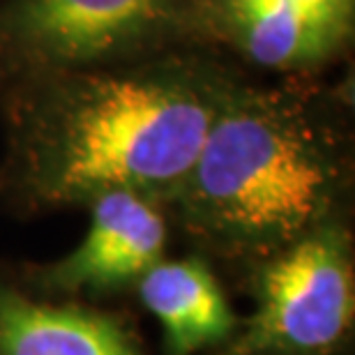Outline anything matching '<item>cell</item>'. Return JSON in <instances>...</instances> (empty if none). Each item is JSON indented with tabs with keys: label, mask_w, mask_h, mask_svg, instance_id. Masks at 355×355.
<instances>
[{
	"label": "cell",
	"mask_w": 355,
	"mask_h": 355,
	"mask_svg": "<svg viewBox=\"0 0 355 355\" xmlns=\"http://www.w3.org/2000/svg\"><path fill=\"white\" fill-rule=\"evenodd\" d=\"M353 74L247 72L164 205L173 238L240 288L275 252L353 217Z\"/></svg>",
	"instance_id": "obj_2"
},
{
	"label": "cell",
	"mask_w": 355,
	"mask_h": 355,
	"mask_svg": "<svg viewBox=\"0 0 355 355\" xmlns=\"http://www.w3.org/2000/svg\"><path fill=\"white\" fill-rule=\"evenodd\" d=\"M0 355H148L130 311L28 291L0 266Z\"/></svg>",
	"instance_id": "obj_7"
},
{
	"label": "cell",
	"mask_w": 355,
	"mask_h": 355,
	"mask_svg": "<svg viewBox=\"0 0 355 355\" xmlns=\"http://www.w3.org/2000/svg\"><path fill=\"white\" fill-rule=\"evenodd\" d=\"M198 46L259 74H325L351 55L355 0H198Z\"/></svg>",
	"instance_id": "obj_5"
},
{
	"label": "cell",
	"mask_w": 355,
	"mask_h": 355,
	"mask_svg": "<svg viewBox=\"0 0 355 355\" xmlns=\"http://www.w3.org/2000/svg\"><path fill=\"white\" fill-rule=\"evenodd\" d=\"M83 210L90 212V224L72 252L42 263L12 266L28 291L55 300L106 302L132 293L141 277L166 257L173 231L157 198L111 189Z\"/></svg>",
	"instance_id": "obj_6"
},
{
	"label": "cell",
	"mask_w": 355,
	"mask_h": 355,
	"mask_svg": "<svg viewBox=\"0 0 355 355\" xmlns=\"http://www.w3.org/2000/svg\"><path fill=\"white\" fill-rule=\"evenodd\" d=\"M132 293L159 323L164 355L215 353L229 344L240 325L222 275L194 252L159 259Z\"/></svg>",
	"instance_id": "obj_8"
},
{
	"label": "cell",
	"mask_w": 355,
	"mask_h": 355,
	"mask_svg": "<svg viewBox=\"0 0 355 355\" xmlns=\"http://www.w3.org/2000/svg\"><path fill=\"white\" fill-rule=\"evenodd\" d=\"M198 0H0V97L67 69L198 46Z\"/></svg>",
	"instance_id": "obj_3"
},
{
	"label": "cell",
	"mask_w": 355,
	"mask_h": 355,
	"mask_svg": "<svg viewBox=\"0 0 355 355\" xmlns=\"http://www.w3.org/2000/svg\"><path fill=\"white\" fill-rule=\"evenodd\" d=\"M254 300L210 355H346L355 330L353 217L318 226L245 277Z\"/></svg>",
	"instance_id": "obj_4"
},
{
	"label": "cell",
	"mask_w": 355,
	"mask_h": 355,
	"mask_svg": "<svg viewBox=\"0 0 355 355\" xmlns=\"http://www.w3.org/2000/svg\"><path fill=\"white\" fill-rule=\"evenodd\" d=\"M247 72L215 49L182 46L12 88L0 97V208L31 219L111 189L162 203Z\"/></svg>",
	"instance_id": "obj_1"
}]
</instances>
